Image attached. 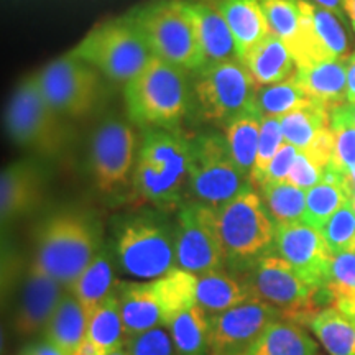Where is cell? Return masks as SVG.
I'll return each mask as SVG.
<instances>
[{
  "label": "cell",
  "instance_id": "obj_1",
  "mask_svg": "<svg viewBox=\"0 0 355 355\" xmlns=\"http://www.w3.org/2000/svg\"><path fill=\"white\" fill-rule=\"evenodd\" d=\"M191 140L178 130L148 128L139 148L132 196L157 209L183 206L188 194Z\"/></svg>",
  "mask_w": 355,
  "mask_h": 355
},
{
  "label": "cell",
  "instance_id": "obj_2",
  "mask_svg": "<svg viewBox=\"0 0 355 355\" xmlns=\"http://www.w3.org/2000/svg\"><path fill=\"white\" fill-rule=\"evenodd\" d=\"M101 248L99 222L86 211L66 209L55 212L40 224L32 260L68 288Z\"/></svg>",
  "mask_w": 355,
  "mask_h": 355
},
{
  "label": "cell",
  "instance_id": "obj_3",
  "mask_svg": "<svg viewBox=\"0 0 355 355\" xmlns=\"http://www.w3.org/2000/svg\"><path fill=\"white\" fill-rule=\"evenodd\" d=\"M114 257L128 277L153 282L176 265V227L159 212H139L117 222Z\"/></svg>",
  "mask_w": 355,
  "mask_h": 355
},
{
  "label": "cell",
  "instance_id": "obj_4",
  "mask_svg": "<svg viewBox=\"0 0 355 355\" xmlns=\"http://www.w3.org/2000/svg\"><path fill=\"white\" fill-rule=\"evenodd\" d=\"M188 71L155 56L125 84V104L132 122L148 128L176 130L189 109Z\"/></svg>",
  "mask_w": 355,
  "mask_h": 355
},
{
  "label": "cell",
  "instance_id": "obj_5",
  "mask_svg": "<svg viewBox=\"0 0 355 355\" xmlns=\"http://www.w3.org/2000/svg\"><path fill=\"white\" fill-rule=\"evenodd\" d=\"M229 268L247 273L260 259L275 252V224L263 199L248 184L232 201L217 209Z\"/></svg>",
  "mask_w": 355,
  "mask_h": 355
},
{
  "label": "cell",
  "instance_id": "obj_6",
  "mask_svg": "<svg viewBox=\"0 0 355 355\" xmlns=\"http://www.w3.org/2000/svg\"><path fill=\"white\" fill-rule=\"evenodd\" d=\"M69 53L121 84L130 83L155 58L132 15L97 25Z\"/></svg>",
  "mask_w": 355,
  "mask_h": 355
},
{
  "label": "cell",
  "instance_id": "obj_7",
  "mask_svg": "<svg viewBox=\"0 0 355 355\" xmlns=\"http://www.w3.org/2000/svg\"><path fill=\"white\" fill-rule=\"evenodd\" d=\"M64 121L42 96L33 76L15 89L6 112L13 144L42 158H60L66 152L69 130Z\"/></svg>",
  "mask_w": 355,
  "mask_h": 355
},
{
  "label": "cell",
  "instance_id": "obj_8",
  "mask_svg": "<svg viewBox=\"0 0 355 355\" xmlns=\"http://www.w3.org/2000/svg\"><path fill=\"white\" fill-rule=\"evenodd\" d=\"M130 15L155 56L188 73L202 69L204 58L184 0H158Z\"/></svg>",
  "mask_w": 355,
  "mask_h": 355
},
{
  "label": "cell",
  "instance_id": "obj_9",
  "mask_svg": "<svg viewBox=\"0 0 355 355\" xmlns=\"http://www.w3.org/2000/svg\"><path fill=\"white\" fill-rule=\"evenodd\" d=\"M250 184L237 166L227 140L217 133H204L191 140L188 194L212 209H220Z\"/></svg>",
  "mask_w": 355,
  "mask_h": 355
},
{
  "label": "cell",
  "instance_id": "obj_10",
  "mask_svg": "<svg viewBox=\"0 0 355 355\" xmlns=\"http://www.w3.org/2000/svg\"><path fill=\"white\" fill-rule=\"evenodd\" d=\"M259 84L241 60L206 64L194 81L199 112L206 122L227 127L235 119L257 110Z\"/></svg>",
  "mask_w": 355,
  "mask_h": 355
},
{
  "label": "cell",
  "instance_id": "obj_11",
  "mask_svg": "<svg viewBox=\"0 0 355 355\" xmlns=\"http://www.w3.org/2000/svg\"><path fill=\"white\" fill-rule=\"evenodd\" d=\"M40 92L61 117L81 121L101 104L102 81L97 69L68 53L33 74Z\"/></svg>",
  "mask_w": 355,
  "mask_h": 355
},
{
  "label": "cell",
  "instance_id": "obj_12",
  "mask_svg": "<svg viewBox=\"0 0 355 355\" xmlns=\"http://www.w3.org/2000/svg\"><path fill=\"white\" fill-rule=\"evenodd\" d=\"M137 133L121 119H107L96 128L89 148V171L99 193L115 196L132 186L137 165Z\"/></svg>",
  "mask_w": 355,
  "mask_h": 355
},
{
  "label": "cell",
  "instance_id": "obj_13",
  "mask_svg": "<svg viewBox=\"0 0 355 355\" xmlns=\"http://www.w3.org/2000/svg\"><path fill=\"white\" fill-rule=\"evenodd\" d=\"M176 265L186 272L202 275L227 266L217 209L188 201L178 209Z\"/></svg>",
  "mask_w": 355,
  "mask_h": 355
},
{
  "label": "cell",
  "instance_id": "obj_14",
  "mask_svg": "<svg viewBox=\"0 0 355 355\" xmlns=\"http://www.w3.org/2000/svg\"><path fill=\"white\" fill-rule=\"evenodd\" d=\"M245 275L255 298L272 304L282 314L295 316L296 319L309 316L311 319L321 311L316 309L321 301L319 293L326 290H319L306 283L277 252L260 259Z\"/></svg>",
  "mask_w": 355,
  "mask_h": 355
},
{
  "label": "cell",
  "instance_id": "obj_15",
  "mask_svg": "<svg viewBox=\"0 0 355 355\" xmlns=\"http://www.w3.org/2000/svg\"><path fill=\"white\" fill-rule=\"evenodd\" d=\"M298 6L301 26L298 38L290 50L298 69L322 61L349 58V35L345 32L344 19L311 0H298Z\"/></svg>",
  "mask_w": 355,
  "mask_h": 355
},
{
  "label": "cell",
  "instance_id": "obj_16",
  "mask_svg": "<svg viewBox=\"0 0 355 355\" xmlns=\"http://www.w3.org/2000/svg\"><path fill=\"white\" fill-rule=\"evenodd\" d=\"M275 252L285 259L306 283L319 290H327L334 254L321 230L306 222L277 225Z\"/></svg>",
  "mask_w": 355,
  "mask_h": 355
},
{
  "label": "cell",
  "instance_id": "obj_17",
  "mask_svg": "<svg viewBox=\"0 0 355 355\" xmlns=\"http://www.w3.org/2000/svg\"><path fill=\"white\" fill-rule=\"evenodd\" d=\"M282 313L259 298L212 316V354L245 355L252 344Z\"/></svg>",
  "mask_w": 355,
  "mask_h": 355
},
{
  "label": "cell",
  "instance_id": "obj_18",
  "mask_svg": "<svg viewBox=\"0 0 355 355\" xmlns=\"http://www.w3.org/2000/svg\"><path fill=\"white\" fill-rule=\"evenodd\" d=\"M66 290L63 283L44 272L37 261L30 260L13 311V331L21 337L43 332Z\"/></svg>",
  "mask_w": 355,
  "mask_h": 355
},
{
  "label": "cell",
  "instance_id": "obj_19",
  "mask_svg": "<svg viewBox=\"0 0 355 355\" xmlns=\"http://www.w3.org/2000/svg\"><path fill=\"white\" fill-rule=\"evenodd\" d=\"M44 189L43 168L32 159L3 168L0 175V220L3 227L37 211L44 199Z\"/></svg>",
  "mask_w": 355,
  "mask_h": 355
},
{
  "label": "cell",
  "instance_id": "obj_20",
  "mask_svg": "<svg viewBox=\"0 0 355 355\" xmlns=\"http://www.w3.org/2000/svg\"><path fill=\"white\" fill-rule=\"evenodd\" d=\"M184 2L196 30L204 66L239 60L234 35L214 2L212 0H184Z\"/></svg>",
  "mask_w": 355,
  "mask_h": 355
},
{
  "label": "cell",
  "instance_id": "obj_21",
  "mask_svg": "<svg viewBox=\"0 0 355 355\" xmlns=\"http://www.w3.org/2000/svg\"><path fill=\"white\" fill-rule=\"evenodd\" d=\"M117 293L128 337L166 327L153 282H119Z\"/></svg>",
  "mask_w": 355,
  "mask_h": 355
},
{
  "label": "cell",
  "instance_id": "obj_22",
  "mask_svg": "<svg viewBox=\"0 0 355 355\" xmlns=\"http://www.w3.org/2000/svg\"><path fill=\"white\" fill-rule=\"evenodd\" d=\"M252 298L255 296L245 273L224 266L198 275L196 301L211 316L224 313Z\"/></svg>",
  "mask_w": 355,
  "mask_h": 355
},
{
  "label": "cell",
  "instance_id": "obj_23",
  "mask_svg": "<svg viewBox=\"0 0 355 355\" xmlns=\"http://www.w3.org/2000/svg\"><path fill=\"white\" fill-rule=\"evenodd\" d=\"M234 35L239 60L243 61L270 35L259 0H212Z\"/></svg>",
  "mask_w": 355,
  "mask_h": 355
},
{
  "label": "cell",
  "instance_id": "obj_24",
  "mask_svg": "<svg viewBox=\"0 0 355 355\" xmlns=\"http://www.w3.org/2000/svg\"><path fill=\"white\" fill-rule=\"evenodd\" d=\"M119 279L114 273V259L109 247L102 245L99 254L89 263L76 282L68 286V290L76 296L87 318L107 301L117 291Z\"/></svg>",
  "mask_w": 355,
  "mask_h": 355
},
{
  "label": "cell",
  "instance_id": "obj_25",
  "mask_svg": "<svg viewBox=\"0 0 355 355\" xmlns=\"http://www.w3.org/2000/svg\"><path fill=\"white\" fill-rule=\"evenodd\" d=\"M347 66L349 58L322 61L300 68L296 78L311 99L332 110L347 102Z\"/></svg>",
  "mask_w": 355,
  "mask_h": 355
},
{
  "label": "cell",
  "instance_id": "obj_26",
  "mask_svg": "<svg viewBox=\"0 0 355 355\" xmlns=\"http://www.w3.org/2000/svg\"><path fill=\"white\" fill-rule=\"evenodd\" d=\"M259 87L286 81L298 73L295 56L282 40L270 33L242 61Z\"/></svg>",
  "mask_w": 355,
  "mask_h": 355
},
{
  "label": "cell",
  "instance_id": "obj_27",
  "mask_svg": "<svg viewBox=\"0 0 355 355\" xmlns=\"http://www.w3.org/2000/svg\"><path fill=\"white\" fill-rule=\"evenodd\" d=\"M349 199H355L349 176H343L327 166L322 181L306 191V224L322 230L327 220L343 207Z\"/></svg>",
  "mask_w": 355,
  "mask_h": 355
},
{
  "label": "cell",
  "instance_id": "obj_28",
  "mask_svg": "<svg viewBox=\"0 0 355 355\" xmlns=\"http://www.w3.org/2000/svg\"><path fill=\"white\" fill-rule=\"evenodd\" d=\"M89 318L76 296L66 290L60 304L43 331V340L55 345L66 355H73L78 345L87 337Z\"/></svg>",
  "mask_w": 355,
  "mask_h": 355
},
{
  "label": "cell",
  "instance_id": "obj_29",
  "mask_svg": "<svg viewBox=\"0 0 355 355\" xmlns=\"http://www.w3.org/2000/svg\"><path fill=\"white\" fill-rule=\"evenodd\" d=\"M178 355L212 354V316L198 303L166 326Z\"/></svg>",
  "mask_w": 355,
  "mask_h": 355
},
{
  "label": "cell",
  "instance_id": "obj_30",
  "mask_svg": "<svg viewBox=\"0 0 355 355\" xmlns=\"http://www.w3.org/2000/svg\"><path fill=\"white\" fill-rule=\"evenodd\" d=\"M245 355H318V344L298 322L277 319Z\"/></svg>",
  "mask_w": 355,
  "mask_h": 355
},
{
  "label": "cell",
  "instance_id": "obj_31",
  "mask_svg": "<svg viewBox=\"0 0 355 355\" xmlns=\"http://www.w3.org/2000/svg\"><path fill=\"white\" fill-rule=\"evenodd\" d=\"M308 324L329 355H355V321L340 309L318 311Z\"/></svg>",
  "mask_w": 355,
  "mask_h": 355
},
{
  "label": "cell",
  "instance_id": "obj_32",
  "mask_svg": "<svg viewBox=\"0 0 355 355\" xmlns=\"http://www.w3.org/2000/svg\"><path fill=\"white\" fill-rule=\"evenodd\" d=\"M87 339L101 355H109L127 345L128 336L123 326L117 291L89 318Z\"/></svg>",
  "mask_w": 355,
  "mask_h": 355
},
{
  "label": "cell",
  "instance_id": "obj_33",
  "mask_svg": "<svg viewBox=\"0 0 355 355\" xmlns=\"http://www.w3.org/2000/svg\"><path fill=\"white\" fill-rule=\"evenodd\" d=\"M279 125L286 144L298 150H306L319 133L331 127V109L313 102L279 117Z\"/></svg>",
  "mask_w": 355,
  "mask_h": 355
},
{
  "label": "cell",
  "instance_id": "obj_34",
  "mask_svg": "<svg viewBox=\"0 0 355 355\" xmlns=\"http://www.w3.org/2000/svg\"><path fill=\"white\" fill-rule=\"evenodd\" d=\"M153 283L165 314L166 326L178 314L198 303V275L186 272L183 268H175L165 277L153 279Z\"/></svg>",
  "mask_w": 355,
  "mask_h": 355
},
{
  "label": "cell",
  "instance_id": "obj_35",
  "mask_svg": "<svg viewBox=\"0 0 355 355\" xmlns=\"http://www.w3.org/2000/svg\"><path fill=\"white\" fill-rule=\"evenodd\" d=\"M260 130L261 115L259 110L235 119L224 128V137L227 140L232 158L237 163V166L243 171V175L248 176V180H250L252 170H254L255 165Z\"/></svg>",
  "mask_w": 355,
  "mask_h": 355
},
{
  "label": "cell",
  "instance_id": "obj_36",
  "mask_svg": "<svg viewBox=\"0 0 355 355\" xmlns=\"http://www.w3.org/2000/svg\"><path fill=\"white\" fill-rule=\"evenodd\" d=\"M316 102L306 94L298 78L291 76L286 81L259 87L257 92V110L261 117H283L293 110Z\"/></svg>",
  "mask_w": 355,
  "mask_h": 355
},
{
  "label": "cell",
  "instance_id": "obj_37",
  "mask_svg": "<svg viewBox=\"0 0 355 355\" xmlns=\"http://www.w3.org/2000/svg\"><path fill=\"white\" fill-rule=\"evenodd\" d=\"M261 199L277 225L303 222L306 211V191L286 181L260 186Z\"/></svg>",
  "mask_w": 355,
  "mask_h": 355
},
{
  "label": "cell",
  "instance_id": "obj_38",
  "mask_svg": "<svg viewBox=\"0 0 355 355\" xmlns=\"http://www.w3.org/2000/svg\"><path fill=\"white\" fill-rule=\"evenodd\" d=\"M331 130L334 133V152L329 168L350 176L355 170V123L349 117L347 102L331 110Z\"/></svg>",
  "mask_w": 355,
  "mask_h": 355
},
{
  "label": "cell",
  "instance_id": "obj_39",
  "mask_svg": "<svg viewBox=\"0 0 355 355\" xmlns=\"http://www.w3.org/2000/svg\"><path fill=\"white\" fill-rule=\"evenodd\" d=\"M268 24L270 33L282 40L291 50L298 38L301 10L298 0H259Z\"/></svg>",
  "mask_w": 355,
  "mask_h": 355
},
{
  "label": "cell",
  "instance_id": "obj_40",
  "mask_svg": "<svg viewBox=\"0 0 355 355\" xmlns=\"http://www.w3.org/2000/svg\"><path fill=\"white\" fill-rule=\"evenodd\" d=\"M321 232L334 255L355 252V199L344 202Z\"/></svg>",
  "mask_w": 355,
  "mask_h": 355
},
{
  "label": "cell",
  "instance_id": "obj_41",
  "mask_svg": "<svg viewBox=\"0 0 355 355\" xmlns=\"http://www.w3.org/2000/svg\"><path fill=\"white\" fill-rule=\"evenodd\" d=\"M285 144L282 133V125H279L278 117H261V130L259 140V150H257V158L254 170L250 175V184L260 186L263 183L266 170H268L270 163Z\"/></svg>",
  "mask_w": 355,
  "mask_h": 355
},
{
  "label": "cell",
  "instance_id": "obj_42",
  "mask_svg": "<svg viewBox=\"0 0 355 355\" xmlns=\"http://www.w3.org/2000/svg\"><path fill=\"white\" fill-rule=\"evenodd\" d=\"M125 347L128 355H178L166 327L128 337Z\"/></svg>",
  "mask_w": 355,
  "mask_h": 355
},
{
  "label": "cell",
  "instance_id": "obj_43",
  "mask_svg": "<svg viewBox=\"0 0 355 355\" xmlns=\"http://www.w3.org/2000/svg\"><path fill=\"white\" fill-rule=\"evenodd\" d=\"M326 168L327 166L322 165L308 150H300L298 157L295 159V165H293L290 175L286 178V183L309 191L311 188L321 183Z\"/></svg>",
  "mask_w": 355,
  "mask_h": 355
},
{
  "label": "cell",
  "instance_id": "obj_44",
  "mask_svg": "<svg viewBox=\"0 0 355 355\" xmlns=\"http://www.w3.org/2000/svg\"><path fill=\"white\" fill-rule=\"evenodd\" d=\"M327 290L332 298L343 293L355 291V252L334 255Z\"/></svg>",
  "mask_w": 355,
  "mask_h": 355
},
{
  "label": "cell",
  "instance_id": "obj_45",
  "mask_svg": "<svg viewBox=\"0 0 355 355\" xmlns=\"http://www.w3.org/2000/svg\"><path fill=\"white\" fill-rule=\"evenodd\" d=\"M298 148L290 144H283L282 148L278 150V153L275 155V158L270 163L268 170H266L263 183H278V181H286L288 175H290L293 165H295V159L298 157ZM260 184V186H261Z\"/></svg>",
  "mask_w": 355,
  "mask_h": 355
},
{
  "label": "cell",
  "instance_id": "obj_46",
  "mask_svg": "<svg viewBox=\"0 0 355 355\" xmlns=\"http://www.w3.org/2000/svg\"><path fill=\"white\" fill-rule=\"evenodd\" d=\"M20 355H66L61 352L60 349H56L55 345H51L46 340H40L37 344H30L21 350Z\"/></svg>",
  "mask_w": 355,
  "mask_h": 355
},
{
  "label": "cell",
  "instance_id": "obj_47",
  "mask_svg": "<svg viewBox=\"0 0 355 355\" xmlns=\"http://www.w3.org/2000/svg\"><path fill=\"white\" fill-rule=\"evenodd\" d=\"M347 102L355 104V51L349 56L347 66Z\"/></svg>",
  "mask_w": 355,
  "mask_h": 355
},
{
  "label": "cell",
  "instance_id": "obj_48",
  "mask_svg": "<svg viewBox=\"0 0 355 355\" xmlns=\"http://www.w3.org/2000/svg\"><path fill=\"white\" fill-rule=\"evenodd\" d=\"M311 2L318 3V6H321L324 8H329L337 15L340 17V19L345 20V10H344V0H311Z\"/></svg>",
  "mask_w": 355,
  "mask_h": 355
},
{
  "label": "cell",
  "instance_id": "obj_49",
  "mask_svg": "<svg viewBox=\"0 0 355 355\" xmlns=\"http://www.w3.org/2000/svg\"><path fill=\"white\" fill-rule=\"evenodd\" d=\"M73 355H101V354H99V350L94 347V344H92L91 340L86 337V339H84L83 343L78 345V349L74 350Z\"/></svg>",
  "mask_w": 355,
  "mask_h": 355
},
{
  "label": "cell",
  "instance_id": "obj_50",
  "mask_svg": "<svg viewBox=\"0 0 355 355\" xmlns=\"http://www.w3.org/2000/svg\"><path fill=\"white\" fill-rule=\"evenodd\" d=\"M344 10L355 32V0H344Z\"/></svg>",
  "mask_w": 355,
  "mask_h": 355
},
{
  "label": "cell",
  "instance_id": "obj_51",
  "mask_svg": "<svg viewBox=\"0 0 355 355\" xmlns=\"http://www.w3.org/2000/svg\"><path fill=\"white\" fill-rule=\"evenodd\" d=\"M347 112H349L350 121L355 123V104H349V102H347Z\"/></svg>",
  "mask_w": 355,
  "mask_h": 355
},
{
  "label": "cell",
  "instance_id": "obj_52",
  "mask_svg": "<svg viewBox=\"0 0 355 355\" xmlns=\"http://www.w3.org/2000/svg\"><path fill=\"white\" fill-rule=\"evenodd\" d=\"M109 355H128V350H127V347H123L121 350H115V352L109 354Z\"/></svg>",
  "mask_w": 355,
  "mask_h": 355
},
{
  "label": "cell",
  "instance_id": "obj_53",
  "mask_svg": "<svg viewBox=\"0 0 355 355\" xmlns=\"http://www.w3.org/2000/svg\"><path fill=\"white\" fill-rule=\"evenodd\" d=\"M349 180H350V186H352V191H354V194H355V170L352 171V175L349 176Z\"/></svg>",
  "mask_w": 355,
  "mask_h": 355
}]
</instances>
